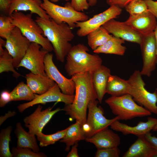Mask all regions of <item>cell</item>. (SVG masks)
I'll list each match as a JSON object with an SVG mask.
<instances>
[{
    "instance_id": "1",
    "label": "cell",
    "mask_w": 157,
    "mask_h": 157,
    "mask_svg": "<svg viewBox=\"0 0 157 157\" xmlns=\"http://www.w3.org/2000/svg\"><path fill=\"white\" fill-rule=\"evenodd\" d=\"M92 73L81 72L71 77L75 85V94L73 102L65 104L62 110L66 115L78 122L82 127L86 123L89 103L97 99L92 81Z\"/></svg>"
},
{
    "instance_id": "2",
    "label": "cell",
    "mask_w": 157,
    "mask_h": 157,
    "mask_svg": "<svg viewBox=\"0 0 157 157\" xmlns=\"http://www.w3.org/2000/svg\"><path fill=\"white\" fill-rule=\"evenodd\" d=\"M35 20L42 29L44 36L51 44L57 60L64 62L72 46L70 42L75 37L72 29L65 23L58 24L51 19L38 16Z\"/></svg>"
},
{
    "instance_id": "3",
    "label": "cell",
    "mask_w": 157,
    "mask_h": 157,
    "mask_svg": "<svg viewBox=\"0 0 157 157\" xmlns=\"http://www.w3.org/2000/svg\"><path fill=\"white\" fill-rule=\"evenodd\" d=\"M88 48L79 43L72 46L66 57L65 69L67 74L72 77L76 74L89 72L92 73L102 65V60L97 54L89 53Z\"/></svg>"
},
{
    "instance_id": "4",
    "label": "cell",
    "mask_w": 157,
    "mask_h": 157,
    "mask_svg": "<svg viewBox=\"0 0 157 157\" xmlns=\"http://www.w3.org/2000/svg\"><path fill=\"white\" fill-rule=\"evenodd\" d=\"M10 16L13 24L20 29L22 35L31 42L40 44L49 52L53 51L51 44L44 35L40 26L33 19L32 13L25 14L15 11Z\"/></svg>"
},
{
    "instance_id": "5",
    "label": "cell",
    "mask_w": 157,
    "mask_h": 157,
    "mask_svg": "<svg viewBox=\"0 0 157 157\" xmlns=\"http://www.w3.org/2000/svg\"><path fill=\"white\" fill-rule=\"evenodd\" d=\"M112 113L119 117V120H127L138 117L148 116L151 113L142 106L137 104L129 94L112 96L105 100Z\"/></svg>"
},
{
    "instance_id": "6",
    "label": "cell",
    "mask_w": 157,
    "mask_h": 157,
    "mask_svg": "<svg viewBox=\"0 0 157 157\" xmlns=\"http://www.w3.org/2000/svg\"><path fill=\"white\" fill-rule=\"evenodd\" d=\"M142 76L139 70H135L130 76L127 80L128 94L140 105L157 115V90L151 93L147 90Z\"/></svg>"
},
{
    "instance_id": "7",
    "label": "cell",
    "mask_w": 157,
    "mask_h": 157,
    "mask_svg": "<svg viewBox=\"0 0 157 157\" xmlns=\"http://www.w3.org/2000/svg\"><path fill=\"white\" fill-rule=\"evenodd\" d=\"M41 7L50 19L58 24L65 23L72 29L76 27L78 22L85 21L89 19L85 13L76 10L67 2L64 6L56 5L49 0H42Z\"/></svg>"
},
{
    "instance_id": "8",
    "label": "cell",
    "mask_w": 157,
    "mask_h": 157,
    "mask_svg": "<svg viewBox=\"0 0 157 157\" xmlns=\"http://www.w3.org/2000/svg\"><path fill=\"white\" fill-rule=\"evenodd\" d=\"M99 101L97 100L91 101L89 103L88 113L86 123L82 126L86 138H89L97 132L107 128L115 121L119 120L116 116L109 119L104 115V111L100 106H98Z\"/></svg>"
},
{
    "instance_id": "9",
    "label": "cell",
    "mask_w": 157,
    "mask_h": 157,
    "mask_svg": "<svg viewBox=\"0 0 157 157\" xmlns=\"http://www.w3.org/2000/svg\"><path fill=\"white\" fill-rule=\"evenodd\" d=\"M122 11V8L120 7L112 6L103 12L94 15L85 21L77 22L76 27L79 28L76 32L77 35L80 37L87 36L109 20L116 18L121 13Z\"/></svg>"
},
{
    "instance_id": "10",
    "label": "cell",
    "mask_w": 157,
    "mask_h": 157,
    "mask_svg": "<svg viewBox=\"0 0 157 157\" xmlns=\"http://www.w3.org/2000/svg\"><path fill=\"white\" fill-rule=\"evenodd\" d=\"M48 53L40 44L31 42L17 68L24 67L33 74L46 76L44 61L45 56Z\"/></svg>"
},
{
    "instance_id": "11",
    "label": "cell",
    "mask_w": 157,
    "mask_h": 157,
    "mask_svg": "<svg viewBox=\"0 0 157 157\" xmlns=\"http://www.w3.org/2000/svg\"><path fill=\"white\" fill-rule=\"evenodd\" d=\"M6 41L4 47L13 57L14 67L17 68L31 42L16 26Z\"/></svg>"
},
{
    "instance_id": "12",
    "label": "cell",
    "mask_w": 157,
    "mask_h": 157,
    "mask_svg": "<svg viewBox=\"0 0 157 157\" xmlns=\"http://www.w3.org/2000/svg\"><path fill=\"white\" fill-rule=\"evenodd\" d=\"M140 45L143 60V66L140 71L142 75L150 77L157 64V47L154 32L142 36Z\"/></svg>"
},
{
    "instance_id": "13",
    "label": "cell",
    "mask_w": 157,
    "mask_h": 157,
    "mask_svg": "<svg viewBox=\"0 0 157 157\" xmlns=\"http://www.w3.org/2000/svg\"><path fill=\"white\" fill-rule=\"evenodd\" d=\"M49 107L42 110V106L38 105L35 111L23 119L25 126L28 129V132L36 136L42 132L44 126L49 122L53 116L62 110L60 108L51 110Z\"/></svg>"
},
{
    "instance_id": "14",
    "label": "cell",
    "mask_w": 157,
    "mask_h": 157,
    "mask_svg": "<svg viewBox=\"0 0 157 157\" xmlns=\"http://www.w3.org/2000/svg\"><path fill=\"white\" fill-rule=\"evenodd\" d=\"M56 83L51 88L45 93L41 94H35L34 98L32 101L20 104L17 106L19 112L23 113L27 108L38 104H45L53 102H61L65 104L72 103L74 100L75 94L69 95L63 93Z\"/></svg>"
},
{
    "instance_id": "15",
    "label": "cell",
    "mask_w": 157,
    "mask_h": 157,
    "mask_svg": "<svg viewBox=\"0 0 157 157\" xmlns=\"http://www.w3.org/2000/svg\"><path fill=\"white\" fill-rule=\"evenodd\" d=\"M53 58V55L49 52L45 56L44 63L47 75L55 81L63 93L69 95H74L75 85L74 81L72 78H66L60 72Z\"/></svg>"
},
{
    "instance_id": "16",
    "label": "cell",
    "mask_w": 157,
    "mask_h": 157,
    "mask_svg": "<svg viewBox=\"0 0 157 157\" xmlns=\"http://www.w3.org/2000/svg\"><path fill=\"white\" fill-rule=\"evenodd\" d=\"M102 26L114 36L139 45L141 43L142 36L125 22H121L113 19L106 22Z\"/></svg>"
},
{
    "instance_id": "17",
    "label": "cell",
    "mask_w": 157,
    "mask_h": 157,
    "mask_svg": "<svg viewBox=\"0 0 157 157\" xmlns=\"http://www.w3.org/2000/svg\"><path fill=\"white\" fill-rule=\"evenodd\" d=\"M125 22L142 36L153 33L157 26L156 18L149 10L136 15H130Z\"/></svg>"
},
{
    "instance_id": "18",
    "label": "cell",
    "mask_w": 157,
    "mask_h": 157,
    "mask_svg": "<svg viewBox=\"0 0 157 157\" xmlns=\"http://www.w3.org/2000/svg\"><path fill=\"white\" fill-rule=\"evenodd\" d=\"M157 123V118L149 117L147 122H140L133 126L122 123L119 120L113 122L110 126L113 130L121 132L124 135L133 134L138 137L150 132Z\"/></svg>"
},
{
    "instance_id": "19",
    "label": "cell",
    "mask_w": 157,
    "mask_h": 157,
    "mask_svg": "<svg viewBox=\"0 0 157 157\" xmlns=\"http://www.w3.org/2000/svg\"><path fill=\"white\" fill-rule=\"evenodd\" d=\"M85 140L94 144L97 149L118 147L121 142L119 135L108 128L97 132L90 137L86 138Z\"/></svg>"
},
{
    "instance_id": "20",
    "label": "cell",
    "mask_w": 157,
    "mask_h": 157,
    "mask_svg": "<svg viewBox=\"0 0 157 157\" xmlns=\"http://www.w3.org/2000/svg\"><path fill=\"white\" fill-rule=\"evenodd\" d=\"M7 15L10 16L15 11H30L38 16L47 19H50L46 11L41 7V0H10Z\"/></svg>"
},
{
    "instance_id": "21",
    "label": "cell",
    "mask_w": 157,
    "mask_h": 157,
    "mask_svg": "<svg viewBox=\"0 0 157 157\" xmlns=\"http://www.w3.org/2000/svg\"><path fill=\"white\" fill-rule=\"evenodd\" d=\"M123 157H153L157 156V153L153 145L144 136L138 137Z\"/></svg>"
},
{
    "instance_id": "22",
    "label": "cell",
    "mask_w": 157,
    "mask_h": 157,
    "mask_svg": "<svg viewBox=\"0 0 157 157\" xmlns=\"http://www.w3.org/2000/svg\"><path fill=\"white\" fill-rule=\"evenodd\" d=\"M25 77L27 85L35 94H41L45 93L56 83L47 76H42L31 72L26 74Z\"/></svg>"
},
{
    "instance_id": "23",
    "label": "cell",
    "mask_w": 157,
    "mask_h": 157,
    "mask_svg": "<svg viewBox=\"0 0 157 157\" xmlns=\"http://www.w3.org/2000/svg\"><path fill=\"white\" fill-rule=\"evenodd\" d=\"M110 71L107 67L102 65L92 73V81L97 97V100L101 104L105 94Z\"/></svg>"
},
{
    "instance_id": "24",
    "label": "cell",
    "mask_w": 157,
    "mask_h": 157,
    "mask_svg": "<svg viewBox=\"0 0 157 157\" xmlns=\"http://www.w3.org/2000/svg\"><path fill=\"white\" fill-rule=\"evenodd\" d=\"M14 133L17 139V148H28L34 151L39 152L36 135L26 131L20 122L16 124Z\"/></svg>"
},
{
    "instance_id": "25",
    "label": "cell",
    "mask_w": 157,
    "mask_h": 157,
    "mask_svg": "<svg viewBox=\"0 0 157 157\" xmlns=\"http://www.w3.org/2000/svg\"><path fill=\"white\" fill-rule=\"evenodd\" d=\"M85 137L84 133L80 124L78 122L68 127L64 137L60 140V142L65 144V149L68 151L70 147L78 143V142L85 140Z\"/></svg>"
},
{
    "instance_id": "26",
    "label": "cell",
    "mask_w": 157,
    "mask_h": 157,
    "mask_svg": "<svg viewBox=\"0 0 157 157\" xmlns=\"http://www.w3.org/2000/svg\"><path fill=\"white\" fill-rule=\"evenodd\" d=\"M125 41L113 35L104 44L93 51L95 53H103L123 56L126 47L123 45Z\"/></svg>"
},
{
    "instance_id": "27",
    "label": "cell",
    "mask_w": 157,
    "mask_h": 157,
    "mask_svg": "<svg viewBox=\"0 0 157 157\" xmlns=\"http://www.w3.org/2000/svg\"><path fill=\"white\" fill-rule=\"evenodd\" d=\"M128 83L127 80L111 74L108 81L106 93L112 96L117 97L128 94Z\"/></svg>"
},
{
    "instance_id": "28",
    "label": "cell",
    "mask_w": 157,
    "mask_h": 157,
    "mask_svg": "<svg viewBox=\"0 0 157 157\" xmlns=\"http://www.w3.org/2000/svg\"><path fill=\"white\" fill-rule=\"evenodd\" d=\"M87 36L88 45L94 51L104 44L113 35L102 26L89 33Z\"/></svg>"
},
{
    "instance_id": "29",
    "label": "cell",
    "mask_w": 157,
    "mask_h": 157,
    "mask_svg": "<svg viewBox=\"0 0 157 157\" xmlns=\"http://www.w3.org/2000/svg\"><path fill=\"white\" fill-rule=\"evenodd\" d=\"M10 92L11 101H31L34 98L35 94L32 91L27 84L19 83Z\"/></svg>"
},
{
    "instance_id": "30",
    "label": "cell",
    "mask_w": 157,
    "mask_h": 157,
    "mask_svg": "<svg viewBox=\"0 0 157 157\" xmlns=\"http://www.w3.org/2000/svg\"><path fill=\"white\" fill-rule=\"evenodd\" d=\"M12 126H9L2 129L0 132V157H13L9 148L11 141Z\"/></svg>"
},
{
    "instance_id": "31",
    "label": "cell",
    "mask_w": 157,
    "mask_h": 157,
    "mask_svg": "<svg viewBox=\"0 0 157 157\" xmlns=\"http://www.w3.org/2000/svg\"><path fill=\"white\" fill-rule=\"evenodd\" d=\"M68 127L51 134L46 135L41 132L36 135L39 142V145L42 147L53 144L62 139L65 135Z\"/></svg>"
},
{
    "instance_id": "32",
    "label": "cell",
    "mask_w": 157,
    "mask_h": 157,
    "mask_svg": "<svg viewBox=\"0 0 157 157\" xmlns=\"http://www.w3.org/2000/svg\"><path fill=\"white\" fill-rule=\"evenodd\" d=\"M13 59L11 56L6 49L2 53L0 54V73L10 72L13 76L17 78L21 75L15 69Z\"/></svg>"
},
{
    "instance_id": "33",
    "label": "cell",
    "mask_w": 157,
    "mask_h": 157,
    "mask_svg": "<svg viewBox=\"0 0 157 157\" xmlns=\"http://www.w3.org/2000/svg\"><path fill=\"white\" fill-rule=\"evenodd\" d=\"M15 27L12 23L10 16L0 14V36L1 38L6 40Z\"/></svg>"
},
{
    "instance_id": "34",
    "label": "cell",
    "mask_w": 157,
    "mask_h": 157,
    "mask_svg": "<svg viewBox=\"0 0 157 157\" xmlns=\"http://www.w3.org/2000/svg\"><path fill=\"white\" fill-rule=\"evenodd\" d=\"M125 8L130 16L136 15L149 10L144 0H133Z\"/></svg>"
},
{
    "instance_id": "35",
    "label": "cell",
    "mask_w": 157,
    "mask_h": 157,
    "mask_svg": "<svg viewBox=\"0 0 157 157\" xmlns=\"http://www.w3.org/2000/svg\"><path fill=\"white\" fill-rule=\"evenodd\" d=\"M13 157H46L47 156L42 152L33 151L28 148H18L13 147L11 150Z\"/></svg>"
},
{
    "instance_id": "36",
    "label": "cell",
    "mask_w": 157,
    "mask_h": 157,
    "mask_svg": "<svg viewBox=\"0 0 157 157\" xmlns=\"http://www.w3.org/2000/svg\"><path fill=\"white\" fill-rule=\"evenodd\" d=\"M120 150L118 147L97 149L95 154L96 157H119Z\"/></svg>"
},
{
    "instance_id": "37",
    "label": "cell",
    "mask_w": 157,
    "mask_h": 157,
    "mask_svg": "<svg viewBox=\"0 0 157 157\" xmlns=\"http://www.w3.org/2000/svg\"><path fill=\"white\" fill-rule=\"evenodd\" d=\"M70 3L76 10L79 12L87 10L90 7L87 0H71Z\"/></svg>"
},
{
    "instance_id": "38",
    "label": "cell",
    "mask_w": 157,
    "mask_h": 157,
    "mask_svg": "<svg viewBox=\"0 0 157 157\" xmlns=\"http://www.w3.org/2000/svg\"><path fill=\"white\" fill-rule=\"evenodd\" d=\"M11 101L10 92L6 90L2 91L0 97V107H4L8 103Z\"/></svg>"
},
{
    "instance_id": "39",
    "label": "cell",
    "mask_w": 157,
    "mask_h": 157,
    "mask_svg": "<svg viewBox=\"0 0 157 157\" xmlns=\"http://www.w3.org/2000/svg\"><path fill=\"white\" fill-rule=\"evenodd\" d=\"M147 6L149 11L156 17L157 20V1L153 0H144Z\"/></svg>"
},
{
    "instance_id": "40",
    "label": "cell",
    "mask_w": 157,
    "mask_h": 157,
    "mask_svg": "<svg viewBox=\"0 0 157 157\" xmlns=\"http://www.w3.org/2000/svg\"><path fill=\"white\" fill-rule=\"evenodd\" d=\"M133 0H106L107 3L110 6H116L122 8H125Z\"/></svg>"
},
{
    "instance_id": "41",
    "label": "cell",
    "mask_w": 157,
    "mask_h": 157,
    "mask_svg": "<svg viewBox=\"0 0 157 157\" xmlns=\"http://www.w3.org/2000/svg\"><path fill=\"white\" fill-rule=\"evenodd\" d=\"M10 3V0H0V10L3 14L7 15Z\"/></svg>"
},
{
    "instance_id": "42",
    "label": "cell",
    "mask_w": 157,
    "mask_h": 157,
    "mask_svg": "<svg viewBox=\"0 0 157 157\" xmlns=\"http://www.w3.org/2000/svg\"><path fill=\"white\" fill-rule=\"evenodd\" d=\"M144 136L154 147L157 153V137L152 136L150 132L145 134Z\"/></svg>"
},
{
    "instance_id": "43",
    "label": "cell",
    "mask_w": 157,
    "mask_h": 157,
    "mask_svg": "<svg viewBox=\"0 0 157 157\" xmlns=\"http://www.w3.org/2000/svg\"><path fill=\"white\" fill-rule=\"evenodd\" d=\"M15 111H9L3 116L0 117V126H1L8 118L15 116L16 114Z\"/></svg>"
},
{
    "instance_id": "44",
    "label": "cell",
    "mask_w": 157,
    "mask_h": 157,
    "mask_svg": "<svg viewBox=\"0 0 157 157\" xmlns=\"http://www.w3.org/2000/svg\"><path fill=\"white\" fill-rule=\"evenodd\" d=\"M78 143L74 144L72 146L71 151L67 156V157H78V153L77 147Z\"/></svg>"
},
{
    "instance_id": "45",
    "label": "cell",
    "mask_w": 157,
    "mask_h": 157,
    "mask_svg": "<svg viewBox=\"0 0 157 157\" xmlns=\"http://www.w3.org/2000/svg\"><path fill=\"white\" fill-rule=\"evenodd\" d=\"M98 0H88V3L90 6L92 7L95 6Z\"/></svg>"
},
{
    "instance_id": "46",
    "label": "cell",
    "mask_w": 157,
    "mask_h": 157,
    "mask_svg": "<svg viewBox=\"0 0 157 157\" xmlns=\"http://www.w3.org/2000/svg\"><path fill=\"white\" fill-rule=\"evenodd\" d=\"M154 33L156 43V47H157L156 54L157 55V26L154 31Z\"/></svg>"
},
{
    "instance_id": "47",
    "label": "cell",
    "mask_w": 157,
    "mask_h": 157,
    "mask_svg": "<svg viewBox=\"0 0 157 157\" xmlns=\"http://www.w3.org/2000/svg\"><path fill=\"white\" fill-rule=\"evenodd\" d=\"M60 0H50V1H51V2L53 3H56V2H57L58 1ZM65 0L66 1H68L69 0Z\"/></svg>"
},
{
    "instance_id": "48",
    "label": "cell",
    "mask_w": 157,
    "mask_h": 157,
    "mask_svg": "<svg viewBox=\"0 0 157 157\" xmlns=\"http://www.w3.org/2000/svg\"><path fill=\"white\" fill-rule=\"evenodd\" d=\"M152 130L153 131H157V123L153 128Z\"/></svg>"
}]
</instances>
